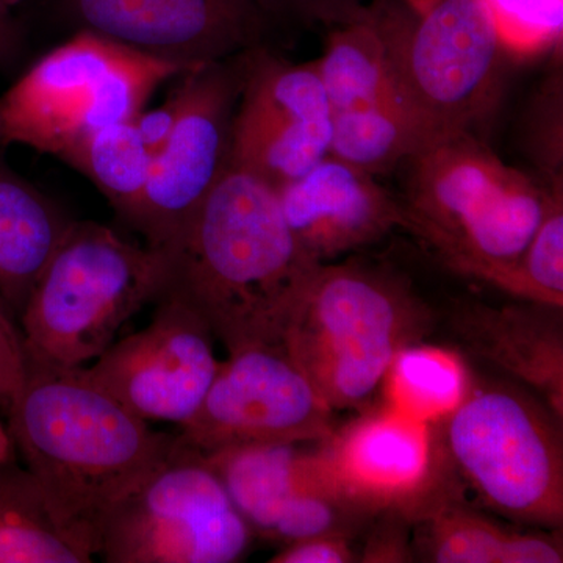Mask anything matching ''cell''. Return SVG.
<instances>
[{
  "label": "cell",
  "instance_id": "25",
  "mask_svg": "<svg viewBox=\"0 0 563 563\" xmlns=\"http://www.w3.org/2000/svg\"><path fill=\"white\" fill-rule=\"evenodd\" d=\"M385 380L393 409L422 421L453 410L468 387L465 368L454 354L422 343L399 352Z\"/></svg>",
  "mask_w": 563,
  "mask_h": 563
},
{
  "label": "cell",
  "instance_id": "4",
  "mask_svg": "<svg viewBox=\"0 0 563 563\" xmlns=\"http://www.w3.org/2000/svg\"><path fill=\"white\" fill-rule=\"evenodd\" d=\"M437 317L401 273L346 257L318 266L284 346L333 412L361 409L383 387L396 355L433 333Z\"/></svg>",
  "mask_w": 563,
  "mask_h": 563
},
{
  "label": "cell",
  "instance_id": "1",
  "mask_svg": "<svg viewBox=\"0 0 563 563\" xmlns=\"http://www.w3.org/2000/svg\"><path fill=\"white\" fill-rule=\"evenodd\" d=\"M7 413L14 448L55 523L91 558L113 507L176 448V435L152 431L80 368L29 358L27 377Z\"/></svg>",
  "mask_w": 563,
  "mask_h": 563
},
{
  "label": "cell",
  "instance_id": "10",
  "mask_svg": "<svg viewBox=\"0 0 563 563\" xmlns=\"http://www.w3.org/2000/svg\"><path fill=\"white\" fill-rule=\"evenodd\" d=\"M250 52L179 76V120L152 162L143 195L124 218L165 257L231 165L233 122Z\"/></svg>",
  "mask_w": 563,
  "mask_h": 563
},
{
  "label": "cell",
  "instance_id": "15",
  "mask_svg": "<svg viewBox=\"0 0 563 563\" xmlns=\"http://www.w3.org/2000/svg\"><path fill=\"white\" fill-rule=\"evenodd\" d=\"M77 29L192 69L269 46L279 32L252 0H54Z\"/></svg>",
  "mask_w": 563,
  "mask_h": 563
},
{
  "label": "cell",
  "instance_id": "2",
  "mask_svg": "<svg viewBox=\"0 0 563 563\" xmlns=\"http://www.w3.org/2000/svg\"><path fill=\"white\" fill-rule=\"evenodd\" d=\"M166 258L165 292L191 307L229 354L284 344L320 266L292 239L272 185L232 163Z\"/></svg>",
  "mask_w": 563,
  "mask_h": 563
},
{
  "label": "cell",
  "instance_id": "8",
  "mask_svg": "<svg viewBox=\"0 0 563 563\" xmlns=\"http://www.w3.org/2000/svg\"><path fill=\"white\" fill-rule=\"evenodd\" d=\"M399 99L431 139L473 132L498 98L503 49L484 0H439L417 13L372 0Z\"/></svg>",
  "mask_w": 563,
  "mask_h": 563
},
{
  "label": "cell",
  "instance_id": "33",
  "mask_svg": "<svg viewBox=\"0 0 563 563\" xmlns=\"http://www.w3.org/2000/svg\"><path fill=\"white\" fill-rule=\"evenodd\" d=\"M21 35L11 14V7L0 0V69L7 70L18 62L21 55Z\"/></svg>",
  "mask_w": 563,
  "mask_h": 563
},
{
  "label": "cell",
  "instance_id": "34",
  "mask_svg": "<svg viewBox=\"0 0 563 563\" xmlns=\"http://www.w3.org/2000/svg\"><path fill=\"white\" fill-rule=\"evenodd\" d=\"M14 451H16V448H14L13 440H11L9 429L3 428L2 422H0V465L13 462Z\"/></svg>",
  "mask_w": 563,
  "mask_h": 563
},
{
  "label": "cell",
  "instance_id": "35",
  "mask_svg": "<svg viewBox=\"0 0 563 563\" xmlns=\"http://www.w3.org/2000/svg\"><path fill=\"white\" fill-rule=\"evenodd\" d=\"M404 2H406L410 9L417 11V13H424V11L431 9L433 3L439 2V0H404Z\"/></svg>",
  "mask_w": 563,
  "mask_h": 563
},
{
  "label": "cell",
  "instance_id": "26",
  "mask_svg": "<svg viewBox=\"0 0 563 563\" xmlns=\"http://www.w3.org/2000/svg\"><path fill=\"white\" fill-rule=\"evenodd\" d=\"M492 287L515 299L563 307V196L555 199L523 254Z\"/></svg>",
  "mask_w": 563,
  "mask_h": 563
},
{
  "label": "cell",
  "instance_id": "12",
  "mask_svg": "<svg viewBox=\"0 0 563 563\" xmlns=\"http://www.w3.org/2000/svg\"><path fill=\"white\" fill-rule=\"evenodd\" d=\"M176 439L199 455L255 443L317 442L333 410L284 344H261L221 362L206 399Z\"/></svg>",
  "mask_w": 563,
  "mask_h": 563
},
{
  "label": "cell",
  "instance_id": "3",
  "mask_svg": "<svg viewBox=\"0 0 563 563\" xmlns=\"http://www.w3.org/2000/svg\"><path fill=\"white\" fill-rule=\"evenodd\" d=\"M401 166L410 233L455 273L488 285L518 261L563 196L506 165L473 132L435 136Z\"/></svg>",
  "mask_w": 563,
  "mask_h": 563
},
{
  "label": "cell",
  "instance_id": "14",
  "mask_svg": "<svg viewBox=\"0 0 563 563\" xmlns=\"http://www.w3.org/2000/svg\"><path fill=\"white\" fill-rule=\"evenodd\" d=\"M331 140L332 107L313 63L296 65L272 47L251 51L232 165L279 190L328 157Z\"/></svg>",
  "mask_w": 563,
  "mask_h": 563
},
{
  "label": "cell",
  "instance_id": "13",
  "mask_svg": "<svg viewBox=\"0 0 563 563\" xmlns=\"http://www.w3.org/2000/svg\"><path fill=\"white\" fill-rule=\"evenodd\" d=\"M191 307L163 292L146 328L114 340L80 373L144 421L184 426L198 412L221 362Z\"/></svg>",
  "mask_w": 563,
  "mask_h": 563
},
{
  "label": "cell",
  "instance_id": "5",
  "mask_svg": "<svg viewBox=\"0 0 563 563\" xmlns=\"http://www.w3.org/2000/svg\"><path fill=\"white\" fill-rule=\"evenodd\" d=\"M431 429L433 462L514 523L563 525L562 420L528 388L477 383Z\"/></svg>",
  "mask_w": 563,
  "mask_h": 563
},
{
  "label": "cell",
  "instance_id": "18",
  "mask_svg": "<svg viewBox=\"0 0 563 563\" xmlns=\"http://www.w3.org/2000/svg\"><path fill=\"white\" fill-rule=\"evenodd\" d=\"M324 453L351 495L376 512L412 506L432 483L428 421L393 407L333 431L324 440Z\"/></svg>",
  "mask_w": 563,
  "mask_h": 563
},
{
  "label": "cell",
  "instance_id": "23",
  "mask_svg": "<svg viewBox=\"0 0 563 563\" xmlns=\"http://www.w3.org/2000/svg\"><path fill=\"white\" fill-rule=\"evenodd\" d=\"M431 140L401 103L384 102L332 113L329 154L380 176L395 172Z\"/></svg>",
  "mask_w": 563,
  "mask_h": 563
},
{
  "label": "cell",
  "instance_id": "22",
  "mask_svg": "<svg viewBox=\"0 0 563 563\" xmlns=\"http://www.w3.org/2000/svg\"><path fill=\"white\" fill-rule=\"evenodd\" d=\"M52 517L29 470L0 465V563H88Z\"/></svg>",
  "mask_w": 563,
  "mask_h": 563
},
{
  "label": "cell",
  "instance_id": "32",
  "mask_svg": "<svg viewBox=\"0 0 563 563\" xmlns=\"http://www.w3.org/2000/svg\"><path fill=\"white\" fill-rule=\"evenodd\" d=\"M180 113V92L179 88L168 96L162 106L152 110H141L135 118L136 132H139L141 141H143L146 150L151 152L152 157L161 154L165 144L168 143L169 136L176 128Z\"/></svg>",
  "mask_w": 563,
  "mask_h": 563
},
{
  "label": "cell",
  "instance_id": "21",
  "mask_svg": "<svg viewBox=\"0 0 563 563\" xmlns=\"http://www.w3.org/2000/svg\"><path fill=\"white\" fill-rule=\"evenodd\" d=\"M312 63L332 113L384 102H398L404 107L393 80L383 36L369 9L361 20L329 29L324 54Z\"/></svg>",
  "mask_w": 563,
  "mask_h": 563
},
{
  "label": "cell",
  "instance_id": "27",
  "mask_svg": "<svg viewBox=\"0 0 563 563\" xmlns=\"http://www.w3.org/2000/svg\"><path fill=\"white\" fill-rule=\"evenodd\" d=\"M506 54L536 57L561 46L563 0H484Z\"/></svg>",
  "mask_w": 563,
  "mask_h": 563
},
{
  "label": "cell",
  "instance_id": "6",
  "mask_svg": "<svg viewBox=\"0 0 563 563\" xmlns=\"http://www.w3.org/2000/svg\"><path fill=\"white\" fill-rule=\"evenodd\" d=\"M168 277L162 252L70 221L20 314L29 358L57 368L96 361L133 314L157 302Z\"/></svg>",
  "mask_w": 563,
  "mask_h": 563
},
{
  "label": "cell",
  "instance_id": "28",
  "mask_svg": "<svg viewBox=\"0 0 563 563\" xmlns=\"http://www.w3.org/2000/svg\"><path fill=\"white\" fill-rule=\"evenodd\" d=\"M544 92L537 99L532 122L531 144L533 158L539 163L544 184L562 188V77H551Z\"/></svg>",
  "mask_w": 563,
  "mask_h": 563
},
{
  "label": "cell",
  "instance_id": "30",
  "mask_svg": "<svg viewBox=\"0 0 563 563\" xmlns=\"http://www.w3.org/2000/svg\"><path fill=\"white\" fill-rule=\"evenodd\" d=\"M29 372V354L22 332L0 310V406L9 412Z\"/></svg>",
  "mask_w": 563,
  "mask_h": 563
},
{
  "label": "cell",
  "instance_id": "7",
  "mask_svg": "<svg viewBox=\"0 0 563 563\" xmlns=\"http://www.w3.org/2000/svg\"><path fill=\"white\" fill-rule=\"evenodd\" d=\"M187 68L79 31L0 98V143L62 158L92 133L131 121Z\"/></svg>",
  "mask_w": 563,
  "mask_h": 563
},
{
  "label": "cell",
  "instance_id": "31",
  "mask_svg": "<svg viewBox=\"0 0 563 563\" xmlns=\"http://www.w3.org/2000/svg\"><path fill=\"white\" fill-rule=\"evenodd\" d=\"M358 555L352 548L351 539L339 536L310 537L284 544L274 554L273 563H350L357 562Z\"/></svg>",
  "mask_w": 563,
  "mask_h": 563
},
{
  "label": "cell",
  "instance_id": "11",
  "mask_svg": "<svg viewBox=\"0 0 563 563\" xmlns=\"http://www.w3.org/2000/svg\"><path fill=\"white\" fill-rule=\"evenodd\" d=\"M324 440L244 444L201 457L254 536L282 547L310 537L352 539L377 512L344 487Z\"/></svg>",
  "mask_w": 563,
  "mask_h": 563
},
{
  "label": "cell",
  "instance_id": "17",
  "mask_svg": "<svg viewBox=\"0 0 563 563\" xmlns=\"http://www.w3.org/2000/svg\"><path fill=\"white\" fill-rule=\"evenodd\" d=\"M443 320L462 351L509 374L563 420L561 306L462 299Z\"/></svg>",
  "mask_w": 563,
  "mask_h": 563
},
{
  "label": "cell",
  "instance_id": "36",
  "mask_svg": "<svg viewBox=\"0 0 563 563\" xmlns=\"http://www.w3.org/2000/svg\"><path fill=\"white\" fill-rule=\"evenodd\" d=\"M7 3H9V5L11 7V9H13V7H16L18 3L21 2V0H5Z\"/></svg>",
  "mask_w": 563,
  "mask_h": 563
},
{
  "label": "cell",
  "instance_id": "19",
  "mask_svg": "<svg viewBox=\"0 0 563 563\" xmlns=\"http://www.w3.org/2000/svg\"><path fill=\"white\" fill-rule=\"evenodd\" d=\"M418 517L412 553L433 563H561L562 540L495 523L453 493L432 484L412 504Z\"/></svg>",
  "mask_w": 563,
  "mask_h": 563
},
{
  "label": "cell",
  "instance_id": "20",
  "mask_svg": "<svg viewBox=\"0 0 563 563\" xmlns=\"http://www.w3.org/2000/svg\"><path fill=\"white\" fill-rule=\"evenodd\" d=\"M70 220L0 155V296L21 314Z\"/></svg>",
  "mask_w": 563,
  "mask_h": 563
},
{
  "label": "cell",
  "instance_id": "24",
  "mask_svg": "<svg viewBox=\"0 0 563 563\" xmlns=\"http://www.w3.org/2000/svg\"><path fill=\"white\" fill-rule=\"evenodd\" d=\"M60 161L87 177L120 217L125 218L146 188L154 157L131 120L92 133Z\"/></svg>",
  "mask_w": 563,
  "mask_h": 563
},
{
  "label": "cell",
  "instance_id": "16",
  "mask_svg": "<svg viewBox=\"0 0 563 563\" xmlns=\"http://www.w3.org/2000/svg\"><path fill=\"white\" fill-rule=\"evenodd\" d=\"M276 191L292 239L318 265L351 257L398 229L410 232L399 196L331 154Z\"/></svg>",
  "mask_w": 563,
  "mask_h": 563
},
{
  "label": "cell",
  "instance_id": "29",
  "mask_svg": "<svg viewBox=\"0 0 563 563\" xmlns=\"http://www.w3.org/2000/svg\"><path fill=\"white\" fill-rule=\"evenodd\" d=\"M257 3L266 16L284 29L313 27L325 29L361 20L372 0H252Z\"/></svg>",
  "mask_w": 563,
  "mask_h": 563
},
{
  "label": "cell",
  "instance_id": "9",
  "mask_svg": "<svg viewBox=\"0 0 563 563\" xmlns=\"http://www.w3.org/2000/svg\"><path fill=\"white\" fill-rule=\"evenodd\" d=\"M252 537L220 476L176 439L168 462L113 507L98 555L109 563H233Z\"/></svg>",
  "mask_w": 563,
  "mask_h": 563
}]
</instances>
